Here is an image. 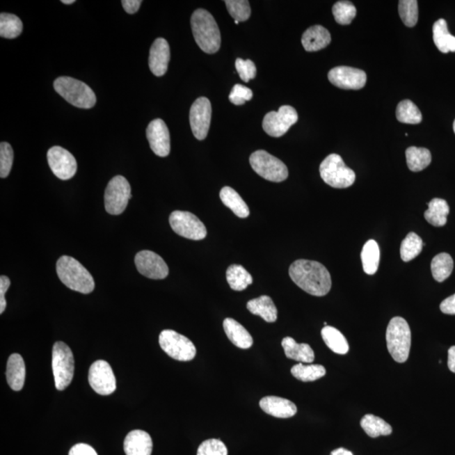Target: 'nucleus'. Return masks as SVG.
I'll list each match as a JSON object with an SVG mask.
<instances>
[{
    "instance_id": "obj_1",
    "label": "nucleus",
    "mask_w": 455,
    "mask_h": 455,
    "mask_svg": "<svg viewBox=\"0 0 455 455\" xmlns=\"http://www.w3.org/2000/svg\"><path fill=\"white\" fill-rule=\"evenodd\" d=\"M289 276L295 285L313 296H325L331 289L330 274L318 262L303 259L295 261L289 267Z\"/></svg>"
},
{
    "instance_id": "obj_2",
    "label": "nucleus",
    "mask_w": 455,
    "mask_h": 455,
    "mask_svg": "<svg viewBox=\"0 0 455 455\" xmlns=\"http://www.w3.org/2000/svg\"><path fill=\"white\" fill-rule=\"evenodd\" d=\"M191 26L198 46L206 54L217 53L221 46V35L213 15L206 10H195L191 15Z\"/></svg>"
},
{
    "instance_id": "obj_3",
    "label": "nucleus",
    "mask_w": 455,
    "mask_h": 455,
    "mask_svg": "<svg viewBox=\"0 0 455 455\" xmlns=\"http://www.w3.org/2000/svg\"><path fill=\"white\" fill-rule=\"evenodd\" d=\"M58 276L63 285L71 290L83 294L95 289L93 277L81 262L69 255H63L57 262Z\"/></svg>"
},
{
    "instance_id": "obj_4",
    "label": "nucleus",
    "mask_w": 455,
    "mask_h": 455,
    "mask_svg": "<svg viewBox=\"0 0 455 455\" xmlns=\"http://www.w3.org/2000/svg\"><path fill=\"white\" fill-rule=\"evenodd\" d=\"M56 93L71 105L82 109H90L97 103V97L91 88L78 79L63 76L54 83Z\"/></svg>"
},
{
    "instance_id": "obj_5",
    "label": "nucleus",
    "mask_w": 455,
    "mask_h": 455,
    "mask_svg": "<svg viewBox=\"0 0 455 455\" xmlns=\"http://www.w3.org/2000/svg\"><path fill=\"white\" fill-rule=\"evenodd\" d=\"M387 347L391 357L397 362H405L412 346V333L404 318L394 317L386 330Z\"/></svg>"
},
{
    "instance_id": "obj_6",
    "label": "nucleus",
    "mask_w": 455,
    "mask_h": 455,
    "mask_svg": "<svg viewBox=\"0 0 455 455\" xmlns=\"http://www.w3.org/2000/svg\"><path fill=\"white\" fill-rule=\"evenodd\" d=\"M321 177L327 185L334 189H347L353 184L356 175L345 165L337 154H331L322 161L320 166Z\"/></svg>"
},
{
    "instance_id": "obj_7",
    "label": "nucleus",
    "mask_w": 455,
    "mask_h": 455,
    "mask_svg": "<svg viewBox=\"0 0 455 455\" xmlns=\"http://www.w3.org/2000/svg\"><path fill=\"white\" fill-rule=\"evenodd\" d=\"M51 367L58 390H65L73 381L74 359L70 346L63 342H55L53 347Z\"/></svg>"
},
{
    "instance_id": "obj_8",
    "label": "nucleus",
    "mask_w": 455,
    "mask_h": 455,
    "mask_svg": "<svg viewBox=\"0 0 455 455\" xmlns=\"http://www.w3.org/2000/svg\"><path fill=\"white\" fill-rule=\"evenodd\" d=\"M250 163L255 173L267 181L281 182L289 177L285 163L265 150L254 152L250 155Z\"/></svg>"
},
{
    "instance_id": "obj_9",
    "label": "nucleus",
    "mask_w": 455,
    "mask_h": 455,
    "mask_svg": "<svg viewBox=\"0 0 455 455\" xmlns=\"http://www.w3.org/2000/svg\"><path fill=\"white\" fill-rule=\"evenodd\" d=\"M159 345L163 352L175 360H193L197 353L193 342L173 330H163L159 334Z\"/></svg>"
},
{
    "instance_id": "obj_10",
    "label": "nucleus",
    "mask_w": 455,
    "mask_h": 455,
    "mask_svg": "<svg viewBox=\"0 0 455 455\" xmlns=\"http://www.w3.org/2000/svg\"><path fill=\"white\" fill-rule=\"evenodd\" d=\"M131 198V186L127 179L122 175L113 177L107 185L104 195L107 213L111 215L122 214Z\"/></svg>"
},
{
    "instance_id": "obj_11",
    "label": "nucleus",
    "mask_w": 455,
    "mask_h": 455,
    "mask_svg": "<svg viewBox=\"0 0 455 455\" xmlns=\"http://www.w3.org/2000/svg\"><path fill=\"white\" fill-rule=\"evenodd\" d=\"M170 225L175 233L193 241H201L207 237V229L200 219L185 211H175L170 216Z\"/></svg>"
},
{
    "instance_id": "obj_12",
    "label": "nucleus",
    "mask_w": 455,
    "mask_h": 455,
    "mask_svg": "<svg viewBox=\"0 0 455 455\" xmlns=\"http://www.w3.org/2000/svg\"><path fill=\"white\" fill-rule=\"evenodd\" d=\"M298 115L293 106H282L278 111H270L262 122L263 129L271 137L280 138L298 122Z\"/></svg>"
},
{
    "instance_id": "obj_13",
    "label": "nucleus",
    "mask_w": 455,
    "mask_h": 455,
    "mask_svg": "<svg viewBox=\"0 0 455 455\" xmlns=\"http://www.w3.org/2000/svg\"><path fill=\"white\" fill-rule=\"evenodd\" d=\"M89 383L91 388L101 396H109L117 389V381L109 363L104 360L95 361L90 366Z\"/></svg>"
},
{
    "instance_id": "obj_14",
    "label": "nucleus",
    "mask_w": 455,
    "mask_h": 455,
    "mask_svg": "<svg viewBox=\"0 0 455 455\" xmlns=\"http://www.w3.org/2000/svg\"><path fill=\"white\" fill-rule=\"evenodd\" d=\"M47 158L50 169L58 179L67 181L74 177L78 166L70 152L62 147L54 146L47 152Z\"/></svg>"
},
{
    "instance_id": "obj_15",
    "label": "nucleus",
    "mask_w": 455,
    "mask_h": 455,
    "mask_svg": "<svg viewBox=\"0 0 455 455\" xmlns=\"http://www.w3.org/2000/svg\"><path fill=\"white\" fill-rule=\"evenodd\" d=\"M211 118L209 99L200 97L195 99L190 110V125L195 138L203 141L209 134Z\"/></svg>"
},
{
    "instance_id": "obj_16",
    "label": "nucleus",
    "mask_w": 455,
    "mask_h": 455,
    "mask_svg": "<svg viewBox=\"0 0 455 455\" xmlns=\"http://www.w3.org/2000/svg\"><path fill=\"white\" fill-rule=\"evenodd\" d=\"M329 81L333 86L343 90H360L367 82L365 71L355 67L340 66L330 70L328 74Z\"/></svg>"
},
{
    "instance_id": "obj_17",
    "label": "nucleus",
    "mask_w": 455,
    "mask_h": 455,
    "mask_svg": "<svg viewBox=\"0 0 455 455\" xmlns=\"http://www.w3.org/2000/svg\"><path fill=\"white\" fill-rule=\"evenodd\" d=\"M134 261L136 267L143 276L151 279H163L168 276V266L161 257L153 251H141L136 255Z\"/></svg>"
},
{
    "instance_id": "obj_18",
    "label": "nucleus",
    "mask_w": 455,
    "mask_h": 455,
    "mask_svg": "<svg viewBox=\"0 0 455 455\" xmlns=\"http://www.w3.org/2000/svg\"><path fill=\"white\" fill-rule=\"evenodd\" d=\"M146 135L155 154L159 157H168L170 152V131L163 120H153L147 127Z\"/></svg>"
},
{
    "instance_id": "obj_19",
    "label": "nucleus",
    "mask_w": 455,
    "mask_h": 455,
    "mask_svg": "<svg viewBox=\"0 0 455 455\" xmlns=\"http://www.w3.org/2000/svg\"><path fill=\"white\" fill-rule=\"evenodd\" d=\"M170 59V49L168 42L161 38L155 40L150 51L149 65L152 73L157 77L166 74Z\"/></svg>"
},
{
    "instance_id": "obj_20",
    "label": "nucleus",
    "mask_w": 455,
    "mask_h": 455,
    "mask_svg": "<svg viewBox=\"0 0 455 455\" xmlns=\"http://www.w3.org/2000/svg\"><path fill=\"white\" fill-rule=\"evenodd\" d=\"M263 412L277 418H290L297 413V406L287 399L278 397H266L260 401Z\"/></svg>"
},
{
    "instance_id": "obj_21",
    "label": "nucleus",
    "mask_w": 455,
    "mask_h": 455,
    "mask_svg": "<svg viewBox=\"0 0 455 455\" xmlns=\"http://www.w3.org/2000/svg\"><path fill=\"white\" fill-rule=\"evenodd\" d=\"M153 441L145 431L134 430L127 435L125 440L126 455H151Z\"/></svg>"
},
{
    "instance_id": "obj_22",
    "label": "nucleus",
    "mask_w": 455,
    "mask_h": 455,
    "mask_svg": "<svg viewBox=\"0 0 455 455\" xmlns=\"http://www.w3.org/2000/svg\"><path fill=\"white\" fill-rule=\"evenodd\" d=\"M330 42L329 31L322 26H311L302 35L303 47L307 51H317L324 49Z\"/></svg>"
},
{
    "instance_id": "obj_23",
    "label": "nucleus",
    "mask_w": 455,
    "mask_h": 455,
    "mask_svg": "<svg viewBox=\"0 0 455 455\" xmlns=\"http://www.w3.org/2000/svg\"><path fill=\"white\" fill-rule=\"evenodd\" d=\"M6 378L8 385L15 391L22 390L26 379V365L21 355H10L7 362Z\"/></svg>"
},
{
    "instance_id": "obj_24",
    "label": "nucleus",
    "mask_w": 455,
    "mask_h": 455,
    "mask_svg": "<svg viewBox=\"0 0 455 455\" xmlns=\"http://www.w3.org/2000/svg\"><path fill=\"white\" fill-rule=\"evenodd\" d=\"M223 330L230 341L241 349H249L253 345V338L244 326L234 319L223 321Z\"/></svg>"
},
{
    "instance_id": "obj_25",
    "label": "nucleus",
    "mask_w": 455,
    "mask_h": 455,
    "mask_svg": "<svg viewBox=\"0 0 455 455\" xmlns=\"http://www.w3.org/2000/svg\"><path fill=\"white\" fill-rule=\"evenodd\" d=\"M282 346L287 358L293 360L310 363L314 360V353L311 346L306 343H297L292 337L283 338Z\"/></svg>"
},
{
    "instance_id": "obj_26",
    "label": "nucleus",
    "mask_w": 455,
    "mask_h": 455,
    "mask_svg": "<svg viewBox=\"0 0 455 455\" xmlns=\"http://www.w3.org/2000/svg\"><path fill=\"white\" fill-rule=\"evenodd\" d=\"M246 306L251 314L261 317L266 322L273 323L277 321L276 305H274L273 299L266 295L251 299Z\"/></svg>"
},
{
    "instance_id": "obj_27",
    "label": "nucleus",
    "mask_w": 455,
    "mask_h": 455,
    "mask_svg": "<svg viewBox=\"0 0 455 455\" xmlns=\"http://www.w3.org/2000/svg\"><path fill=\"white\" fill-rule=\"evenodd\" d=\"M435 45L442 54L455 53V37L449 33L448 25L445 19H439L433 26Z\"/></svg>"
},
{
    "instance_id": "obj_28",
    "label": "nucleus",
    "mask_w": 455,
    "mask_h": 455,
    "mask_svg": "<svg viewBox=\"0 0 455 455\" xmlns=\"http://www.w3.org/2000/svg\"><path fill=\"white\" fill-rule=\"evenodd\" d=\"M223 205L233 211L239 218H246L250 215L248 206L237 191L230 186H225L219 193Z\"/></svg>"
},
{
    "instance_id": "obj_29",
    "label": "nucleus",
    "mask_w": 455,
    "mask_h": 455,
    "mask_svg": "<svg viewBox=\"0 0 455 455\" xmlns=\"http://www.w3.org/2000/svg\"><path fill=\"white\" fill-rule=\"evenodd\" d=\"M449 206L444 199L433 198L429 202V209L424 213L426 221L435 227H442L447 223Z\"/></svg>"
},
{
    "instance_id": "obj_30",
    "label": "nucleus",
    "mask_w": 455,
    "mask_h": 455,
    "mask_svg": "<svg viewBox=\"0 0 455 455\" xmlns=\"http://www.w3.org/2000/svg\"><path fill=\"white\" fill-rule=\"evenodd\" d=\"M407 166L413 173H419L432 162V154L425 147H410L406 151Z\"/></svg>"
},
{
    "instance_id": "obj_31",
    "label": "nucleus",
    "mask_w": 455,
    "mask_h": 455,
    "mask_svg": "<svg viewBox=\"0 0 455 455\" xmlns=\"http://www.w3.org/2000/svg\"><path fill=\"white\" fill-rule=\"evenodd\" d=\"M321 336L327 346L337 354L344 355L349 353V345L346 339L337 328L325 326L321 330Z\"/></svg>"
},
{
    "instance_id": "obj_32",
    "label": "nucleus",
    "mask_w": 455,
    "mask_h": 455,
    "mask_svg": "<svg viewBox=\"0 0 455 455\" xmlns=\"http://www.w3.org/2000/svg\"><path fill=\"white\" fill-rule=\"evenodd\" d=\"M363 271L368 275H374L378 269L381 251L378 243L374 239L365 243L361 253Z\"/></svg>"
},
{
    "instance_id": "obj_33",
    "label": "nucleus",
    "mask_w": 455,
    "mask_h": 455,
    "mask_svg": "<svg viewBox=\"0 0 455 455\" xmlns=\"http://www.w3.org/2000/svg\"><path fill=\"white\" fill-rule=\"evenodd\" d=\"M360 424L363 431L371 438L388 436L392 433V428L389 423L372 414L363 417Z\"/></svg>"
},
{
    "instance_id": "obj_34",
    "label": "nucleus",
    "mask_w": 455,
    "mask_h": 455,
    "mask_svg": "<svg viewBox=\"0 0 455 455\" xmlns=\"http://www.w3.org/2000/svg\"><path fill=\"white\" fill-rule=\"evenodd\" d=\"M226 278L231 289L234 291H243L253 285V278L244 267L241 265H231L226 271Z\"/></svg>"
},
{
    "instance_id": "obj_35",
    "label": "nucleus",
    "mask_w": 455,
    "mask_h": 455,
    "mask_svg": "<svg viewBox=\"0 0 455 455\" xmlns=\"http://www.w3.org/2000/svg\"><path fill=\"white\" fill-rule=\"evenodd\" d=\"M453 269V258L448 253L437 255L431 263L433 277L438 282L445 281L452 273Z\"/></svg>"
},
{
    "instance_id": "obj_36",
    "label": "nucleus",
    "mask_w": 455,
    "mask_h": 455,
    "mask_svg": "<svg viewBox=\"0 0 455 455\" xmlns=\"http://www.w3.org/2000/svg\"><path fill=\"white\" fill-rule=\"evenodd\" d=\"M23 31L22 19L10 13L0 15V37L14 39L19 37Z\"/></svg>"
},
{
    "instance_id": "obj_37",
    "label": "nucleus",
    "mask_w": 455,
    "mask_h": 455,
    "mask_svg": "<svg viewBox=\"0 0 455 455\" xmlns=\"http://www.w3.org/2000/svg\"><path fill=\"white\" fill-rule=\"evenodd\" d=\"M397 118L399 122L406 125H419L422 121V115L412 101L404 99L398 104Z\"/></svg>"
},
{
    "instance_id": "obj_38",
    "label": "nucleus",
    "mask_w": 455,
    "mask_h": 455,
    "mask_svg": "<svg viewBox=\"0 0 455 455\" xmlns=\"http://www.w3.org/2000/svg\"><path fill=\"white\" fill-rule=\"evenodd\" d=\"M326 373L325 367L320 365H305L303 363H298L291 369L293 376L303 382L317 381V379L324 377Z\"/></svg>"
},
{
    "instance_id": "obj_39",
    "label": "nucleus",
    "mask_w": 455,
    "mask_h": 455,
    "mask_svg": "<svg viewBox=\"0 0 455 455\" xmlns=\"http://www.w3.org/2000/svg\"><path fill=\"white\" fill-rule=\"evenodd\" d=\"M423 241L416 233L410 232L403 239L401 246V257L402 261L408 262L416 258L422 253Z\"/></svg>"
},
{
    "instance_id": "obj_40",
    "label": "nucleus",
    "mask_w": 455,
    "mask_h": 455,
    "mask_svg": "<svg viewBox=\"0 0 455 455\" xmlns=\"http://www.w3.org/2000/svg\"><path fill=\"white\" fill-rule=\"evenodd\" d=\"M335 19L340 25H350L357 15L356 7L352 2L338 1L333 7Z\"/></svg>"
},
{
    "instance_id": "obj_41",
    "label": "nucleus",
    "mask_w": 455,
    "mask_h": 455,
    "mask_svg": "<svg viewBox=\"0 0 455 455\" xmlns=\"http://www.w3.org/2000/svg\"><path fill=\"white\" fill-rule=\"evenodd\" d=\"M399 15L406 26L413 27L418 22V3L416 0L399 1Z\"/></svg>"
},
{
    "instance_id": "obj_42",
    "label": "nucleus",
    "mask_w": 455,
    "mask_h": 455,
    "mask_svg": "<svg viewBox=\"0 0 455 455\" xmlns=\"http://www.w3.org/2000/svg\"><path fill=\"white\" fill-rule=\"evenodd\" d=\"M227 10L234 21L243 22L250 17L251 10L249 1L245 0H228L225 1Z\"/></svg>"
},
{
    "instance_id": "obj_43",
    "label": "nucleus",
    "mask_w": 455,
    "mask_h": 455,
    "mask_svg": "<svg viewBox=\"0 0 455 455\" xmlns=\"http://www.w3.org/2000/svg\"><path fill=\"white\" fill-rule=\"evenodd\" d=\"M14 152L10 143H0V177L6 178L13 165Z\"/></svg>"
},
{
    "instance_id": "obj_44",
    "label": "nucleus",
    "mask_w": 455,
    "mask_h": 455,
    "mask_svg": "<svg viewBox=\"0 0 455 455\" xmlns=\"http://www.w3.org/2000/svg\"><path fill=\"white\" fill-rule=\"evenodd\" d=\"M197 455H228V449L221 440L211 438L202 442Z\"/></svg>"
},
{
    "instance_id": "obj_45",
    "label": "nucleus",
    "mask_w": 455,
    "mask_h": 455,
    "mask_svg": "<svg viewBox=\"0 0 455 455\" xmlns=\"http://www.w3.org/2000/svg\"><path fill=\"white\" fill-rule=\"evenodd\" d=\"M235 67H237L239 77L246 83L249 82L257 75V67L250 59L237 58L235 61Z\"/></svg>"
},
{
    "instance_id": "obj_46",
    "label": "nucleus",
    "mask_w": 455,
    "mask_h": 455,
    "mask_svg": "<svg viewBox=\"0 0 455 455\" xmlns=\"http://www.w3.org/2000/svg\"><path fill=\"white\" fill-rule=\"evenodd\" d=\"M253 97V90L248 87L242 85H235L230 94V101L234 105H244L246 102L250 101Z\"/></svg>"
},
{
    "instance_id": "obj_47",
    "label": "nucleus",
    "mask_w": 455,
    "mask_h": 455,
    "mask_svg": "<svg viewBox=\"0 0 455 455\" xmlns=\"http://www.w3.org/2000/svg\"><path fill=\"white\" fill-rule=\"evenodd\" d=\"M10 286V278L2 275L0 277V314L6 309V294Z\"/></svg>"
},
{
    "instance_id": "obj_48",
    "label": "nucleus",
    "mask_w": 455,
    "mask_h": 455,
    "mask_svg": "<svg viewBox=\"0 0 455 455\" xmlns=\"http://www.w3.org/2000/svg\"><path fill=\"white\" fill-rule=\"evenodd\" d=\"M69 455H98L93 447L86 444H78L72 447Z\"/></svg>"
},
{
    "instance_id": "obj_49",
    "label": "nucleus",
    "mask_w": 455,
    "mask_h": 455,
    "mask_svg": "<svg viewBox=\"0 0 455 455\" xmlns=\"http://www.w3.org/2000/svg\"><path fill=\"white\" fill-rule=\"evenodd\" d=\"M440 310L446 314H455V294L441 303Z\"/></svg>"
},
{
    "instance_id": "obj_50",
    "label": "nucleus",
    "mask_w": 455,
    "mask_h": 455,
    "mask_svg": "<svg viewBox=\"0 0 455 455\" xmlns=\"http://www.w3.org/2000/svg\"><path fill=\"white\" fill-rule=\"evenodd\" d=\"M141 0H122V5L127 13L135 14L141 7Z\"/></svg>"
},
{
    "instance_id": "obj_51",
    "label": "nucleus",
    "mask_w": 455,
    "mask_h": 455,
    "mask_svg": "<svg viewBox=\"0 0 455 455\" xmlns=\"http://www.w3.org/2000/svg\"><path fill=\"white\" fill-rule=\"evenodd\" d=\"M448 366L451 372L455 374V346L449 350Z\"/></svg>"
},
{
    "instance_id": "obj_52",
    "label": "nucleus",
    "mask_w": 455,
    "mask_h": 455,
    "mask_svg": "<svg viewBox=\"0 0 455 455\" xmlns=\"http://www.w3.org/2000/svg\"><path fill=\"white\" fill-rule=\"evenodd\" d=\"M330 455H353L352 452H350L349 450H346L343 448L335 449L331 452Z\"/></svg>"
},
{
    "instance_id": "obj_53",
    "label": "nucleus",
    "mask_w": 455,
    "mask_h": 455,
    "mask_svg": "<svg viewBox=\"0 0 455 455\" xmlns=\"http://www.w3.org/2000/svg\"><path fill=\"white\" fill-rule=\"evenodd\" d=\"M62 3L65 5H72V3H75L74 0H62Z\"/></svg>"
},
{
    "instance_id": "obj_54",
    "label": "nucleus",
    "mask_w": 455,
    "mask_h": 455,
    "mask_svg": "<svg viewBox=\"0 0 455 455\" xmlns=\"http://www.w3.org/2000/svg\"><path fill=\"white\" fill-rule=\"evenodd\" d=\"M453 129H454V134H455V120H454V122Z\"/></svg>"
}]
</instances>
